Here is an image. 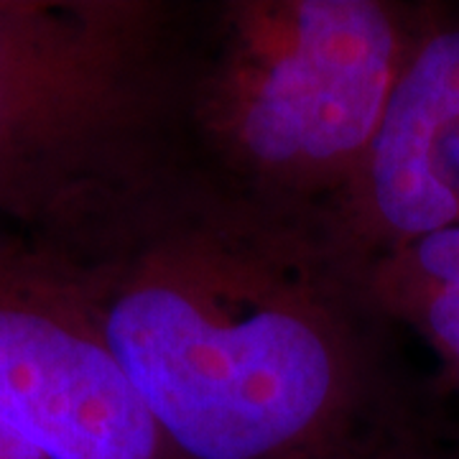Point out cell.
<instances>
[{"mask_svg": "<svg viewBox=\"0 0 459 459\" xmlns=\"http://www.w3.org/2000/svg\"><path fill=\"white\" fill-rule=\"evenodd\" d=\"M36 246L186 459H365L442 395L334 220L177 156Z\"/></svg>", "mask_w": 459, "mask_h": 459, "instance_id": "1", "label": "cell"}, {"mask_svg": "<svg viewBox=\"0 0 459 459\" xmlns=\"http://www.w3.org/2000/svg\"><path fill=\"white\" fill-rule=\"evenodd\" d=\"M421 16L394 0L192 5L174 156L263 204L337 220Z\"/></svg>", "mask_w": 459, "mask_h": 459, "instance_id": "2", "label": "cell"}, {"mask_svg": "<svg viewBox=\"0 0 459 459\" xmlns=\"http://www.w3.org/2000/svg\"><path fill=\"white\" fill-rule=\"evenodd\" d=\"M192 5L0 0V225L62 235L174 153Z\"/></svg>", "mask_w": 459, "mask_h": 459, "instance_id": "3", "label": "cell"}, {"mask_svg": "<svg viewBox=\"0 0 459 459\" xmlns=\"http://www.w3.org/2000/svg\"><path fill=\"white\" fill-rule=\"evenodd\" d=\"M0 424L44 459H186L65 268L0 225Z\"/></svg>", "mask_w": 459, "mask_h": 459, "instance_id": "4", "label": "cell"}, {"mask_svg": "<svg viewBox=\"0 0 459 459\" xmlns=\"http://www.w3.org/2000/svg\"><path fill=\"white\" fill-rule=\"evenodd\" d=\"M337 228L365 261L459 225V11L424 5Z\"/></svg>", "mask_w": 459, "mask_h": 459, "instance_id": "5", "label": "cell"}, {"mask_svg": "<svg viewBox=\"0 0 459 459\" xmlns=\"http://www.w3.org/2000/svg\"><path fill=\"white\" fill-rule=\"evenodd\" d=\"M370 279L383 312L437 358L442 394L459 401V225L373 261Z\"/></svg>", "mask_w": 459, "mask_h": 459, "instance_id": "6", "label": "cell"}, {"mask_svg": "<svg viewBox=\"0 0 459 459\" xmlns=\"http://www.w3.org/2000/svg\"><path fill=\"white\" fill-rule=\"evenodd\" d=\"M446 403V395L434 401L365 459H459V421H452Z\"/></svg>", "mask_w": 459, "mask_h": 459, "instance_id": "7", "label": "cell"}, {"mask_svg": "<svg viewBox=\"0 0 459 459\" xmlns=\"http://www.w3.org/2000/svg\"><path fill=\"white\" fill-rule=\"evenodd\" d=\"M0 459H44L31 444L23 442L16 431L0 424Z\"/></svg>", "mask_w": 459, "mask_h": 459, "instance_id": "8", "label": "cell"}]
</instances>
